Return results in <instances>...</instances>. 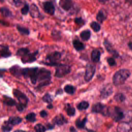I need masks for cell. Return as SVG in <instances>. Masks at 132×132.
Here are the masks:
<instances>
[{
  "instance_id": "6da1fadb",
  "label": "cell",
  "mask_w": 132,
  "mask_h": 132,
  "mask_svg": "<svg viewBox=\"0 0 132 132\" xmlns=\"http://www.w3.org/2000/svg\"><path fill=\"white\" fill-rule=\"evenodd\" d=\"M51 71L46 69L42 68L39 69L37 76V81L39 82L37 86L38 89H41L44 86L49 85L51 83Z\"/></svg>"
},
{
  "instance_id": "7a4b0ae2",
  "label": "cell",
  "mask_w": 132,
  "mask_h": 132,
  "mask_svg": "<svg viewBox=\"0 0 132 132\" xmlns=\"http://www.w3.org/2000/svg\"><path fill=\"white\" fill-rule=\"evenodd\" d=\"M131 73L129 70L122 69L117 71L113 76L112 82L114 86H120L125 83L130 76Z\"/></svg>"
},
{
  "instance_id": "836d02e7",
  "label": "cell",
  "mask_w": 132,
  "mask_h": 132,
  "mask_svg": "<svg viewBox=\"0 0 132 132\" xmlns=\"http://www.w3.org/2000/svg\"><path fill=\"white\" fill-rule=\"evenodd\" d=\"M12 128V125L8 122H5L2 126V129L3 132H9Z\"/></svg>"
},
{
  "instance_id": "4fadbf2b",
  "label": "cell",
  "mask_w": 132,
  "mask_h": 132,
  "mask_svg": "<svg viewBox=\"0 0 132 132\" xmlns=\"http://www.w3.org/2000/svg\"><path fill=\"white\" fill-rule=\"evenodd\" d=\"M119 132H132V123L130 122H123L118 126Z\"/></svg>"
},
{
  "instance_id": "8992f818",
  "label": "cell",
  "mask_w": 132,
  "mask_h": 132,
  "mask_svg": "<svg viewBox=\"0 0 132 132\" xmlns=\"http://www.w3.org/2000/svg\"><path fill=\"white\" fill-rule=\"evenodd\" d=\"M91 111L94 113H101L104 116H109V109L101 103H97L94 104L92 107Z\"/></svg>"
},
{
  "instance_id": "9a60e30c",
  "label": "cell",
  "mask_w": 132,
  "mask_h": 132,
  "mask_svg": "<svg viewBox=\"0 0 132 132\" xmlns=\"http://www.w3.org/2000/svg\"><path fill=\"white\" fill-rule=\"evenodd\" d=\"M11 74L16 77H20L22 76L23 69L19 65H14L11 67L9 69Z\"/></svg>"
},
{
  "instance_id": "f546056e",
  "label": "cell",
  "mask_w": 132,
  "mask_h": 132,
  "mask_svg": "<svg viewBox=\"0 0 132 132\" xmlns=\"http://www.w3.org/2000/svg\"><path fill=\"white\" fill-rule=\"evenodd\" d=\"M89 106V104L87 101H81L77 106V108L79 110H83L87 109Z\"/></svg>"
},
{
  "instance_id": "d6a6232c",
  "label": "cell",
  "mask_w": 132,
  "mask_h": 132,
  "mask_svg": "<svg viewBox=\"0 0 132 132\" xmlns=\"http://www.w3.org/2000/svg\"><path fill=\"white\" fill-rule=\"evenodd\" d=\"M90 27H91V28L93 29V30L94 32H98L101 29V25L100 24L95 21H92L90 24Z\"/></svg>"
},
{
  "instance_id": "7402d4cb",
  "label": "cell",
  "mask_w": 132,
  "mask_h": 132,
  "mask_svg": "<svg viewBox=\"0 0 132 132\" xmlns=\"http://www.w3.org/2000/svg\"><path fill=\"white\" fill-rule=\"evenodd\" d=\"M53 122L55 124L58 125H61L63 124L67 123V120L65 119L64 116L62 114H59L56 116L53 119Z\"/></svg>"
},
{
  "instance_id": "603a6c76",
  "label": "cell",
  "mask_w": 132,
  "mask_h": 132,
  "mask_svg": "<svg viewBox=\"0 0 132 132\" xmlns=\"http://www.w3.org/2000/svg\"><path fill=\"white\" fill-rule=\"evenodd\" d=\"M3 103L5 105H6L9 106H13L16 105L15 101L13 98H12L11 97L8 96H7L6 95H3Z\"/></svg>"
},
{
  "instance_id": "9c48e42d",
  "label": "cell",
  "mask_w": 132,
  "mask_h": 132,
  "mask_svg": "<svg viewBox=\"0 0 132 132\" xmlns=\"http://www.w3.org/2000/svg\"><path fill=\"white\" fill-rule=\"evenodd\" d=\"M13 95L17 98L19 101V103L23 104L25 106H27L28 102V98L26 95L21 91L18 89H14L13 90Z\"/></svg>"
},
{
  "instance_id": "4316f807",
  "label": "cell",
  "mask_w": 132,
  "mask_h": 132,
  "mask_svg": "<svg viewBox=\"0 0 132 132\" xmlns=\"http://www.w3.org/2000/svg\"><path fill=\"white\" fill-rule=\"evenodd\" d=\"M16 29L19 31V32L22 35H28L30 33L29 30L28 28L19 24L16 25Z\"/></svg>"
},
{
  "instance_id": "f35d334b",
  "label": "cell",
  "mask_w": 132,
  "mask_h": 132,
  "mask_svg": "<svg viewBox=\"0 0 132 132\" xmlns=\"http://www.w3.org/2000/svg\"><path fill=\"white\" fill-rule=\"evenodd\" d=\"M45 127L41 124H38L35 126V132H45Z\"/></svg>"
},
{
  "instance_id": "d6986e66",
  "label": "cell",
  "mask_w": 132,
  "mask_h": 132,
  "mask_svg": "<svg viewBox=\"0 0 132 132\" xmlns=\"http://www.w3.org/2000/svg\"><path fill=\"white\" fill-rule=\"evenodd\" d=\"M59 5L63 10L69 11L73 6V2L70 0H62L59 2Z\"/></svg>"
},
{
  "instance_id": "484cf974",
  "label": "cell",
  "mask_w": 132,
  "mask_h": 132,
  "mask_svg": "<svg viewBox=\"0 0 132 132\" xmlns=\"http://www.w3.org/2000/svg\"><path fill=\"white\" fill-rule=\"evenodd\" d=\"M75 88L73 86L71 85H67L64 87V91L70 95H73L74 94L75 92Z\"/></svg>"
},
{
  "instance_id": "3957f363",
  "label": "cell",
  "mask_w": 132,
  "mask_h": 132,
  "mask_svg": "<svg viewBox=\"0 0 132 132\" xmlns=\"http://www.w3.org/2000/svg\"><path fill=\"white\" fill-rule=\"evenodd\" d=\"M39 68L38 67L26 68L23 69L22 76L25 78H29L32 84H36L37 81V76Z\"/></svg>"
},
{
  "instance_id": "ee69618b",
  "label": "cell",
  "mask_w": 132,
  "mask_h": 132,
  "mask_svg": "<svg viewBox=\"0 0 132 132\" xmlns=\"http://www.w3.org/2000/svg\"><path fill=\"white\" fill-rule=\"evenodd\" d=\"M13 2L14 4V5L16 7L20 6L22 4V1H19V0H16V1H13Z\"/></svg>"
},
{
  "instance_id": "7bdbcfd3",
  "label": "cell",
  "mask_w": 132,
  "mask_h": 132,
  "mask_svg": "<svg viewBox=\"0 0 132 132\" xmlns=\"http://www.w3.org/2000/svg\"><path fill=\"white\" fill-rule=\"evenodd\" d=\"M40 116H41V117H42V118H45V117H47V112H46V111L43 110H42V111H40Z\"/></svg>"
},
{
  "instance_id": "ffe728a7",
  "label": "cell",
  "mask_w": 132,
  "mask_h": 132,
  "mask_svg": "<svg viewBox=\"0 0 132 132\" xmlns=\"http://www.w3.org/2000/svg\"><path fill=\"white\" fill-rule=\"evenodd\" d=\"M101 58V52L97 49L93 50L91 53V59L93 62L97 63L100 61Z\"/></svg>"
},
{
  "instance_id": "ab89813d",
  "label": "cell",
  "mask_w": 132,
  "mask_h": 132,
  "mask_svg": "<svg viewBox=\"0 0 132 132\" xmlns=\"http://www.w3.org/2000/svg\"><path fill=\"white\" fill-rule=\"evenodd\" d=\"M74 22L78 25L82 26L85 24V20L81 17H76L74 19Z\"/></svg>"
},
{
  "instance_id": "277c9868",
  "label": "cell",
  "mask_w": 132,
  "mask_h": 132,
  "mask_svg": "<svg viewBox=\"0 0 132 132\" xmlns=\"http://www.w3.org/2000/svg\"><path fill=\"white\" fill-rule=\"evenodd\" d=\"M61 57V54L58 51H54L52 52L46 56V60L48 61L47 62H44V64H46L50 66H56L57 67L59 63H57V61L59 60Z\"/></svg>"
},
{
  "instance_id": "e575fe53",
  "label": "cell",
  "mask_w": 132,
  "mask_h": 132,
  "mask_svg": "<svg viewBox=\"0 0 132 132\" xmlns=\"http://www.w3.org/2000/svg\"><path fill=\"white\" fill-rule=\"evenodd\" d=\"M87 121V119L86 118L83 119L82 120H80V119H77L76 121L75 124L77 127L79 128H82L84 127Z\"/></svg>"
},
{
  "instance_id": "f1b7e54d",
  "label": "cell",
  "mask_w": 132,
  "mask_h": 132,
  "mask_svg": "<svg viewBox=\"0 0 132 132\" xmlns=\"http://www.w3.org/2000/svg\"><path fill=\"white\" fill-rule=\"evenodd\" d=\"M65 110L69 116H73L75 113V109L69 104H67L65 106Z\"/></svg>"
},
{
  "instance_id": "1f68e13d",
  "label": "cell",
  "mask_w": 132,
  "mask_h": 132,
  "mask_svg": "<svg viewBox=\"0 0 132 132\" xmlns=\"http://www.w3.org/2000/svg\"><path fill=\"white\" fill-rule=\"evenodd\" d=\"M30 51L27 48L25 47H22L18 50V51L16 52V55L18 56H20L21 57L24 56L27 53H29Z\"/></svg>"
},
{
  "instance_id": "b9f144b4",
  "label": "cell",
  "mask_w": 132,
  "mask_h": 132,
  "mask_svg": "<svg viewBox=\"0 0 132 132\" xmlns=\"http://www.w3.org/2000/svg\"><path fill=\"white\" fill-rule=\"evenodd\" d=\"M26 106L23 105V104H20V103H17L16 105V108L17 109V110L19 111H22L24 110V109L26 108Z\"/></svg>"
},
{
  "instance_id": "ac0fdd59",
  "label": "cell",
  "mask_w": 132,
  "mask_h": 132,
  "mask_svg": "<svg viewBox=\"0 0 132 132\" xmlns=\"http://www.w3.org/2000/svg\"><path fill=\"white\" fill-rule=\"evenodd\" d=\"M29 13L32 18H38L40 15V12L38 7L35 4H31L30 5Z\"/></svg>"
},
{
  "instance_id": "5bb4252c",
  "label": "cell",
  "mask_w": 132,
  "mask_h": 132,
  "mask_svg": "<svg viewBox=\"0 0 132 132\" xmlns=\"http://www.w3.org/2000/svg\"><path fill=\"white\" fill-rule=\"evenodd\" d=\"M43 7L44 11L50 15H53L55 13V6L51 1H45L43 3Z\"/></svg>"
},
{
  "instance_id": "e0dca14e",
  "label": "cell",
  "mask_w": 132,
  "mask_h": 132,
  "mask_svg": "<svg viewBox=\"0 0 132 132\" xmlns=\"http://www.w3.org/2000/svg\"><path fill=\"white\" fill-rule=\"evenodd\" d=\"M107 13L104 9H101L96 14V19L100 23H103L107 19Z\"/></svg>"
},
{
  "instance_id": "60d3db41",
  "label": "cell",
  "mask_w": 132,
  "mask_h": 132,
  "mask_svg": "<svg viewBox=\"0 0 132 132\" xmlns=\"http://www.w3.org/2000/svg\"><path fill=\"white\" fill-rule=\"evenodd\" d=\"M107 61L108 64L110 67H113V66L116 65V64H117L116 61L114 58L113 57H108L107 59Z\"/></svg>"
},
{
  "instance_id": "4dcf8cb0",
  "label": "cell",
  "mask_w": 132,
  "mask_h": 132,
  "mask_svg": "<svg viewBox=\"0 0 132 132\" xmlns=\"http://www.w3.org/2000/svg\"><path fill=\"white\" fill-rule=\"evenodd\" d=\"M114 99L117 102H123L126 99L125 96L122 93H118L114 96Z\"/></svg>"
},
{
  "instance_id": "2e32d148",
  "label": "cell",
  "mask_w": 132,
  "mask_h": 132,
  "mask_svg": "<svg viewBox=\"0 0 132 132\" xmlns=\"http://www.w3.org/2000/svg\"><path fill=\"white\" fill-rule=\"evenodd\" d=\"M1 56L4 58H7L11 55V53L9 50V46L5 45H1L0 47Z\"/></svg>"
},
{
  "instance_id": "d4e9b609",
  "label": "cell",
  "mask_w": 132,
  "mask_h": 132,
  "mask_svg": "<svg viewBox=\"0 0 132 132\" xmlns=\"http://www.w3.org/2000/svg\"><path fill=\"white\" fill-rule=\"evenodd\" d=\"M22 119L19 117H13L9 118L8 122L12 125H17L22 122Z\"/></svg>"
},
{
  "instance_id": "30bf717a",
  "label": "cell",
  "mask_w": 132,
  "mask_h": 132,
  "mask_svg": "<svg viewBox=\"0 0 132 132\" xmlns=\"http://www.w3.org/2000/svg\"><path fill=\"white\" fill-rule=\"evenodd\" d=\"M113 93V88L111 84H108L105 85L100 91V96L102 99L107 98Z\"/></svg>"
},
{
  "instance_id": "cb8c5ba5",
  "label": "cell",
  "mask_w": 132,
  "mask_h": 132,
  "mask_svg": "<svg viewBox=\"0 0 132 132\" xmlns=\"http://www.w3.org/2000/svg\"><path fill=\"white\" fill-rule=\"evenodd\" d=\"M91 31L89 29L82 30L80 34V37L83 41H88L91 37Z\"/></svg>"
},
{
  "instance_id": "f6af8a7d",
  "label": "cell",
  "mask_w": 132,
  "mask_h": 132,
  "mask_svg": "<svg viewBox=\"0 0 132 132\" xmlns=\"http://www.w3.org/2000/svg\"><path fill=\"white\" fill-rule=\"evenodd\" d=\"M127 115L128 119L129 120H132V111H128Z\"/></svg>"
},
{
  "instance_id": "c3c4849f",
  "label": "cell",
  "mask_w": 132,
  "mask_h": 132,
  "mask_svg": "<svg viewBox=\"0 0 132 132\" xmlns=\"http://www.w3.org/2000/svg\"><path fill=\"white\" fill-rule=\"evenodd\" d=\"M47 127L48 129H52L54 127V126H53V125H51V124H47Z\"/></svg>"
},
{
  "instance_id": "ba28073f",
  "label": "cell",
  "mask_w": 132,
  "mask_h": 132,
  "mask_svg": "<svg viewBox=\"0 0 132 132\" xmlns=\"http://www.w3.org/2000/svg\"><path fill=\"white\" fill-rule=\"evenodd\" d=\"M95 66L91 63H87L86 67V71L84 76L85 80L86 82L90 81L93 78L95 73Z\"/></svg>"
},
{
  "instance_id": "8d00e7d4",
  "label": "cell",
  "mask_w": 132,
  "mask_h": 132,
  "mask_svg": "<svg viewBox=\"0 0 132 132\" xmlns=\"http://www.w3.org/2000/svg\"><path fill=\"white\" fill-rule=\"evenodd\" d=\"M42 100L43 102L48 103V104H51V102L53 101V99L51 97V95L48 93H46L42 97Z\"/></svg>"
},
{
  "instance_id": "681fc988",
  "label": "cell",
  "mask_w": 132,
  "mask_h": 132,
  "mask_svg": "<svg viewBox=\"0 0 132 132\" xmlns=\"http://www.w3.org/2000/svg\"><path fill=\"white\" fill-rule=\"evenodd\" d=\"M53 106L52 105V104H48V105L47 106V108L48 109H52L53 108Z\"/></svg>"
},
{
  "instance_id": "83f0119b",
  "label": "cell",
  "mask_w": 132,
  "mask_h": 132,
  "mask_svg": "<svg viewBox=\"0 0 132 132\" xmlns=\"http://www.w3.org/2000/svg\"><path fill=\"white\" fill-rule=\"evenodd\" d=\"M1 13L4 17H10L12 16V13L10 10L5 7H2L1 8Z\"/></svg>"
},
{
  "instance_id": "816d5d0a",
  "label": "cell",
  "mask_w": 132,
  "mask_h": 132,
  "mask_svg": "<svg viewBox=\"0 0 132 132\" xmlns=\"http://www.w3.org/2000/svg\"><path fill=\"white\" fill-rule=\"evenodd\" d=\"M14 132H25V131L23 130H16Z\"/></svg>"
},
{
  "instance_id": "f907efd6",
  "label": "cell",
  "mask_w": 132,
  "mask_h": 132,
  "mask_svg": "<svg viewBox=\"0 0 132 132\" xmlns=\"http://www.w3.org/2000/svg\"><path fill=\"white\" fill-rule=\"evenodd\" d=\"M70 131L71 132H75V129L74 128V127H71L70 128Z\"/></svg>"
},
{
  "instance_id": "d590c367",
  "label": "cell",
  "mask_w": 132,
  "mask_h": 132,
  "mask_svg": "<svg viewBox=\"0 0 132 132\" xmlns=\"http://www.w3.org/2000/svg\"><path fill=\"white\" fill-rule=\"evenodd\" d=\"M25 119L29 122H34L36 121V114L34 112H30L26 116Z\"/></svg>"
},
{
  "instance_id": "44dd1931",
  "label": "cell",
  "mask_w": 132,
  "mask_h": 132,
  "mask_svg": "<svg viewBox=\"0 0 132 132\" xmlns=\"http://www.w3.org/2000/svg\"><path fill=\"white\" fill-rule=\"evenodd\" d=\"M74 48L77 51H80L85 48L84 44L78 39H74L72 42Z\"/></svg>"
},
{
  "instance_id": "bcb514c9",
  "label": "cell",
  "mask_w": 132,
  "mask_h": 132,
  "mask_svg": "<svg viewBox=\"0 0 132 132\" xmlns=\"http://www.w3.org/2000/svg\"><path fill=\"white\" fill-rule=\"evenodd\" d=\"M62 92H63V91L61 89H58L56 92V95H57V94H61L62 93Z\"/></svg>"
},
{
  "instance_id": "5b68a950",
  "label": "cell",
  "mask_w": 132,
  "mask_h": 132,
  "mask_svg": "<svg viewBox=\"0 0 132 132\" xmlns=\"http://www.w3.org/2000/svg\"><path fill=\"white\" fill-rule=\"evenodd\" d=\"M71 72L70 66L59 63L56 68L55 76L57 78H61L69 74Z\"/></svg>"
},
{
  "instance_id": "8fae6325",
  "label": "cell",
  "mask_w": 132,
  "mask_h": 132,
  "mask_svg": "<svg viewBox=\"0 0 132 132\" xmlns=\"http://www.w3.org/2000/svg\"><path fill=\"white\" fill-rule=\"evenodd\" d=\"M38 53V51H36L35 52L33 53H30V52L26 54H25L24 56L21 57V59L22 62L23 63H31L35 61L36 60V55Z\"/></svg>"
},
{
  "instance_id": "7c38bea8",
  "label": "cell",
  "mask_w": 132,
  "mask_h": 132,
  "mask_svg": "<svg viewBox=\"0 0 132 132\" xmlns=\"http://www.w3.org/2000/svg\"><path fill=\"white\" fill-rule=\"evenodd\" d=\"M103 44L107 51L110 54H111L113 56L114 58H117L119 57V53L115 49H114L112 44L108 40L105 39L104 41Z\"/></svg>"
},
{
  "instance_id": "7dc6e473",
  "label": "cell",
  "mask_w": 132,
  "mask_h": 132,
  "mask_svg": "<svg viewBox=\"0 0 132 132\" xmlns=\"http://www.w3.org/2000/svg\"><path fill=\"white\" fill-rule=\"evenodd\" d=\"M128 46L129 48L132 51V42H129L128 43Z\"/></svg>"
},
{
  "instance_id": "52a82bcc",
  "label": "cell",
  "mask_w": 132,
  "mask_h": 132,
  "mask_svg": "<svg viewBox=\"0 0 132 132\" xmlns=\"http://www.w3.org/2000/svg\"><path fill=\"white\" fill-rule=\"evenodd\" d=\"M116 122L122 120L124 118V114L122 109L118 107H114L111 110L109 109V114Z\"/></svg>"
},
{
  "instance_id": "74e56055",
  "label": "cell",
  "mask_w": 132,
  "mask_h": 132,
  "mask_svg": "<svg viewBox=\"0 0 132 132\" xmlns=\"http://www.w3.org/2000/svg\"><path fill=\"white\" fill-rule=\"evenodd\" d=\"M30 6L27 4L24 5V6L21 9V12L23 15H26L29 12Z\"/></svg>"
}]
</instances>
